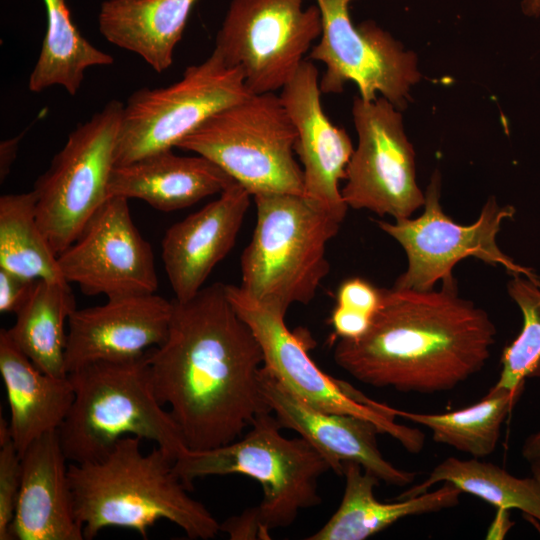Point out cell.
<instances>
[{
  "mask_svg": "<svg viewBox=\"0 0 540 540\" xmlns=\"http://www.w3.org/2000/svg\"><path fill=\"white\" fill-rule=\"evenodd\" d=\"M171 302L167 338L147 353L155 395L169 408L188 450L223 446L271 412L261 390L262 349L225 284Z\"/></svg>",
  "mask_w": 540,
  "mask_h": 540,
  "instance_id": "cell-1",
  "label": "cell"
},
{
  "mask_svg": "<svg viewBox=\"0 0 540 540\" xmlns=\"http://www.w3.org/2000/svg\"><path fill=\"white\" fill-rule=\"evenodd\" d=\"M495 337L488 313L458 295L456 280L442 282L440 290L382 288L368 330L339 339L333 358L364 384L434 394L478 373Z\"/></svg>",
  "mask_w": 540,
  "mask_h": 540,
  "instance_id": "cell-2",
  "label": "cell"
},
{
  "mask_svg": "<svg viewBox=\"0 0 540 540\" xmlns=\"http://www.w3.org/2000/svg\"><path fill=\"white\" fill-rule=\"evenodd\" d=\"M141 438L119 439L103 458L69 463L75 515L85 539L101 530H135L144 539L159 520L180 527L191 539H211L220 524L210 511L188 494L174 461L158 446L141 450Z\"/></svg>",
  "mask_w": 540,
  "mask_h": 540,
  "instance_id": "cell-3",
  "label": "cell"
},
{
  "mask_svg": "<svg viewBox=\"0 0 540 540\" xmlns=\"http://www.w3.org/2000/svg\"><path fill=\"white\" fill-rule=\"evenodd\" d=\"M271 412L256 417L241 439L223 446L186 450L174 461V468L190 489L197 478L240 474L262 487L258 506L220 524L232 540L268 539L269 533L290 526L301 509L319 505V478L330 464L304 438H286Z\"/></svg>",
  "mask_w": 540,
  "mask_h": 540,
  "instance_id": "cell-4",
  "label": "cell"
},
{
  "mask_svg": "<svg viewBox=\"0 0 540 540\" xmlns=\"http://www.w3.org/2000/svg\"><path fill=\"white\" fill-rule=\"evenodd\" d=\"M147 353L68 373L74 400L57 433L70 463L99 460L125 436L155 442L173 461L187 450L172 416L155 395Z\"/></svg>",
  "mask_w": 540,
  "mask_h": 540,
  "instance_id": "cell-5",
  "label": "cell"
},
{
  "mask_svg": "<svg viewBox=\"0 0 540 540\" xmlns=\"http://www.w3.org/2000/svg\"><path fill=\"white\" fill-rule=\"evenodd\" d=\"M256 225L243 250L240 288L254 301L282 314L308 304L330 271L327 244L340 222L302 195L253 196Z\"/></svg>",
  "mask_w": 540,
  "mask_h": 540,
  "instance_id": "cell-6",
  "label": "cell"
},
{
  "mask_svg": "<svg viewBox=\"0 0 540 540\" xmlns=\"http://www.w3.org/2000/svg\"><path fill=\"white\" fill-rule=\"evenodd\" d=\"M295 126L274 93L252 94L206 119L176 147L214 162L252 197L303 196V172L294 157Z\"/></svg>",
  "mask_w": 540,
  "mask_h": 540,
  "instance_id": "cell-7",
  "label": "cell"
},
{
  "mask_svg": "<svg viewBox=\"0 0 540 540\" xmlns=\"http://www.w3.org/2000/svg\"><path fill=\"white\" fill-rule=\"evenodd\" d=\"M250 95L241 68L229 66L215 49L179 81L136 90L123 108L115 166L176 147L210 116Z\"/></svg>",
  "mask_w": 540,
  "mask_h": 540,
  "instance_id": "cell-8",
  "label": "cell"
},
{
  "mask_svg": "<svg viewBox=\"0 0 540 540\" xmlns=\"http://www.w3.org/2000/svg\"><path fill=\"white\" fill-rule=\"evenodd\" d=\"M123 108L113 99L78 124L34 183L36 218L57 255L78 238L108 198Z\"/></svg>",
  "mask_w": 540,
  "mask_h": 540,
  "instance_id": "cell-9",
  "label": "cell"
},
{
  "mask_svg": "<svg viewBox=\"0 0 540 540\" xmlns=\"http://www.w3.org/2000/svg\"><path fill=\"white\" fill-rule=\"evenodd\" d=\"M440 194L441 175L435 171L425 192L424 211L419 217L394 220L393 223L376 221L406 253L407 268L393 287L426 291L433 289L438 281L453 282L454 266L468 257L503 266L510 275H523L540 284V277L531 268L516 263L497 244L502 222L515 214L513 206H500L491 197L474 223L461 225L444 213Z\"/></svg>",
  "mask_w": 540,
  "mask_h": 540,
  "instance_id": "cell-10",
  "label": "cell"
},
{
  "mask_svg": "<svg viewBox=\"0 0 540 540\" xmlns=\"http://www.w3.org/2000/svg\"><path fill=\"white\" fill-rule=\"evenodd\" d=\"M225 288L229 301L260 344L263 366L286 388L320 410L371 421L411 453L423 449L424 433L398 424L392 407L323 372L308 353L309 340L288 329L285 314L254 301L239 286L225 284Z\"/></svg>",
  "mask_w": 540,
  "mask_h": 540,
  "instance_id": "cell-11",
  "label": "cell"
},
{
  "mask_svg": "<svg viewBox=\"0 0 540 540\" xmlns=\"http://www.w3.org/2000/svg\"><path fill=\"white\" fill-rule=\"evenodd\" d=\"M305 0H231L216 35L215 50L240 67L252 94L282 89L321 36L318 5Z\"/></svg>",
  "mask_w": 540,
  "mask_h": 540,
  "instance_id": "cell-12",
  "label": "cell"
},
{
  "mask_svg": "<svg viewBox=\"0 0 540 540\" xmlns=\"http://www.w3.org/2000/svg\"><path fill=\"white\" fill-rule=\"evenodd\" d=\"M322 15V33L309 59L323 63L321 93L337 94L347 82L358 87L365 101L377 93L398 110L404 109L411 87L421 75L417 57L373 21L355 26L343 0H316Z\"/></svg>",
  "mask_w": 540,
  "mask_h": 540,
  "instance_id": "cell-13",
  "label": "cell"
},
{
  "mask_svg": "<svg viewBox=\"0 0 540 540\" xmlns=\"http://www.w3.org/2000/svg\"><path fill=\"white\" fill-rule=\"evenodd\" d=\"M352 115L358 135L346 168L341 195L353 209H366L394 220L410 218L424 206L416 179L415 152L399 110L384 97L354 99Z\"/></svg>",
  "mask_w": 540,
  "mask_h": 540,
  "instance_id": "cell-14",
  "label": "cell"
},
{
  "mask_svg": "<svg viewBox=\"0 0 540 540\" xmlns=\"http://www.w3.org/2000/svg\"><path fill=\"white\" fill-rule=\"evenodd\" d=\"M63 278L88 296L107 299L156 293L150 243L135 226L128 199L110 196L78 238L58 255Z\"/></svg>",
  "mask_w": 540,
  "mask_h": 540,
  "instance_id": "cell-15",
  "label": "cell"
},
{
  "mask_svg": "<svg viewBox=\"0 0 540 540\" xmlns=\"http://www.w3.org/2000/svg\"><path fill=\"white\" fill-rule=\"evenodd\" d=\"M281 90L279 97L297 132L294 151L302 165L303 196L343 222L348 206L339 183L354 152L351 139L323 111L319 72L311 60Z\"/></svg>",
  "mask_w": 540,
  "mask_h": 540,
  "instance_id": "cell-16",
  "label": "cell"
},
{
  "mask_svg": "<svg viewBox=\"0 0 540 540\" xmlns=\"http://www.w3.org/2000/svg\"><path fill=\"white\" fill-rule=\"evenodd\" d=\"M172 302L156 293L107 299L75 309L68 319L67 373L101 361L144 356L167 338Z\"/></svg>",
  "mask_w": 540,
  "mask_h": 540,
  "instance_id": "cell-17",
  "label": "cell"
},
{
  "mask_svg": "<svg viewBox=\"0 0 540 540\" xmlns=\"http://www.w3.org/2000/svg\"><path fill=\"white\" fill-rule=\"evenodd\" d=\"M261 390L271 413L282 428L296 431L342 474L343 464L354 462L379 480L399 487L412 483L416 473L395 467L379 450V428L369 420L330 413L307 403L277 380L264 366Z\"/></svg>",
  "mask_w": 540,
  "mask_h": 540,
  "instance_id": "cell-18",
  "label": "cell"
},
{
  "mask_svg": "<svg viewBox=\"0 0 540 540\" xmlns=\"http://www.w3.org/2000/svg\"><path fill=\"white\" fill-rule=\"evenodd\" d=\"M251 197L247 189L234 182L217 199L168 228L161 257L175 299L194 297L231 251Z\"/></svg>",
  "mask_w": 540,
  "mask_h": 540,
  "instance_id": "cell-19",
  "label": "cell"
},
{
  "mask_svg": "<svg viewBox=\"0 0 540 540\" xmlns=\"http://www.w3.org/2000/svg\"><path fill=\"white\" fill-rule=\"evenodd\" d=\"M22 478L12 540H83L78 522L67 458L57 431L31 443L21 456Z\"/></svg>",
  "mask_w": 540,
  "mask_h": 540,
  "instance_id": "cell-20",
  "label": "cell"
},
{
  "mask_svg": "<svg viewBox=\"0 0 540 540\" xmlns=\"http://www.w3.org/2000/svg\"><path fill=\"white\" fill-rule=\"evenodd\" d=\"M234 182L206 157L180 156L170 149L114 166L108 197L141 199L157 210L170 212L221 194Z\"/></svg>",
  "mask_w": 540,
  "mask_h": 540,
  "instance_id": "cell-21",
  "label": "cell"
},
{
  "mask_svg": "<svg viewBox=\"0 0 540 540\" xmlns=\"http://www.w3.org/2000/svg\"><path fill=\"white\" fill-rule=\"evenodd\" d=\"M0 373L10 410L9 428L20 456L43 435L57 431L74 400L68 375L41 371L0 330Z\"/></svg>",
  "mask_w": 540,
  "mask_h": 540,
  "instance_id": "cell-22",
  "label": "cell"
},
{
  "mask_svg": "<svg viewBox=\"0 0 540 540\" xmlns=\"http://www.w3.org/2000/svg\"><path fill=\"white\" fill-rule=\"evenodd\" d=\"M345 489L338 509L308 540H363L408 516L438 512L459 503L462 491L449 482L415 497L383 503L374 488L379 479L354 462L343 464Z\"/></svg>",
  "mask_w": 540,
  "mask_h": 540,
  "instance_id": "cell-23",
  "label": "cell"
},
{
  "mask_svg": "<svg viewBox=\"0 0 540 540\" xmlns=\"http://www.w3.org/2000/svg\"><path fill=\"white\" fill-rule=\"evenodd\" d=\"M198 0H105L98 28L113 45L140 56L161 73L173 63L190 12Z\"/></svg>",
  "mask_w": 540,
  "mask_h": 540,
  "instance_id": "cell-24",
  "label": "cell"
},
{
  "mask_svg": "<svg viewBox=\"0 0 540 540\" xmlns=\"http://www.w3.org/2000/svg\"><path fill=\"white\" fill-rule=\"evenodd\" d=\"M75 309V297L67 281L38 279L16 313L14 325L6 329L7 335L41 371L66 377L65 324Z\"/></svg>",
  "mask_w": 540,
  "mask_h": 540,
  "instance_id": "cell-25",
  "label": "cell"
},
{
  "mask_svg": "<svg viewBox=\"0 0 540 540\" xmlns=\"http://www.w3.org/2000/svg\"><path fill=\"white\" fill-rule=\"evenodd\" d=\"M47 28L38 60L30 74L28 88L39 93L62 86L76 95L85 72L93 66H106L114 58L91 44L74 24L65 0H43Z\"/></svg>",
  "mask_w": 540,
  "mask_h": 540,
  "instance_id": "cell-26",
  "label": "cell"
},
{
  "mask_svg": "<svg viewBox=\"0 0 540 540\" xmlns=\"http://www.w3.org/2000/svg\"><path fill=\"white\" fill-rule=\"evenodd\" d=\"M439 482H449L462 492L481 498L494 507L519 509L540 522V487L531 478H518L501 467L478 458L461 460L449 457L439 463L422 483L395 497L402 500L428 491Z\"/></svg>",
  "mask_w": 540,
  "mask_h": 540,
  "instance_id": "cell-27",
  "label": "cell"
},
{
  "mask_svg": "<svg viewBox=\"0 0 540 540\" xmlns=\"http://www.w3.org/2000/svg\"><path fill=\"white\" fill-rule=\"evenodd\" d=\"M518 398L513 392L492 387L479 402L458 411L425 414L392 407V412L430 429L435 442L482 458L496 449L501 426Z\"/></svg>",
  "mask_w": 540,
  "mask_h": 540,
  "instance_id": "cell-28",
  "label": "cell"
},
{
  "mask_svg": "<svg viewBox=\"0 0 540 540\" xmlns=\"http://www.w3.org/2000/svg\"><path fill=\"white\" fill-rule=\"evenodd\" d=\"M0 267L34 280H65L38 224L33 191L0 197Z\"/></svg>",
  "mask_w": 540,
  "mask_h": 540,
  "instance_id": "cell-29",
  "label": "cell"
},
{
  "mask_svg": "<svg viewBox=\"0 0 540 540\" xmlns=\"http://www.w3.org/2000/svg\"><path fill=\"white\" fill-rule=\"evenodd\" d=\"M511 276L507 290L522 312L523 326L502 353L501 372L493 387L520 396L525 379L540 376V284L523 275Z\"/></svg>",
  "mask_w": 540,
  "mask_h": 540,
  "instance_id": "cell-30",
  "label": "cell"
},
{
  "mask_svg": "<svg viewBox=\"0 0 540 540\" xmlns=\"http://www.w3.org/2000/svg\"><path fill=\"white\" fill-rule=\"evenodd\" d=\"M22 478V461L9 428L0 418V540H12L10 527L14 518Z\"/></svg>",
  "mask_w": 540,
  "mask_h": 540,
  "instance_id": "cell-31",
  "label": "cell"
},
{
  "mask_svg": "<svg viewBox=\"0 0 540 540\" xmlns=\"http://www.w3.org/2000/svg\"><path fill=\"white\" fill-rule=\"evenodd\" d=\"M337 306L373 318L382 298V288L359 278L345 280L337 291Z\"/></svg>",
  "mask_w": 540,
  "mask_h": 540,
  "instance_id": "cell-32",
  "label": "cell"
},
{
  "mask_svg": "<svg viewBox=\"0 0 540 540\" xmlns=\"http://www.w3.org/2000/svg\"><path fill=\"white\" fill-rule=\"evenodd\" d=\"M35 281L0 267V312L16 314L27 301Z\"/></svg>",
  "mask_w": 540,
  "mask_h": 540,
  "instance_id": "cell-33",
  "label": "cell"
},
{
  "mask_svg": "<svg viewBox=\"0 0 540 540\" xmlns=\"http://www.w3.org/2000/svg\"><path fill=\"white\" fill-rule=\"evenodd\" d=\"M371 318L346 308L335 306L330 317L335 336L340 339H358L369 328Z\"/></svg>",
  "mask_w": 540,
  "mask_h": 540,
  "instance_id": "cell-34",
  "label": "cell"
},
{
  "mask_svg": "<svg viewBox=\"0 0 540 540\" xmlns=\"http://www.w3.org/2000/svg\"><path fill=\"white\" fill-rule=\"evenodd\" d=\"M24 132L14 138L6 139L0 144V180L3 182L9 175L11 166L13 165L19 144Z\"/></svg>",
  "mask_w": 540,
  "mask_h": 540,
  "instance_id": "cell-35",
  "label": "cell"
},
{
  "mask_svg": "<svg viewBox=\"0 0 540 540\" xmlns=\"http://www.w3.org/2000/svg\"><path fill=\"white\" fill-rule=\"evenodd\" d=\"M508 509H497V514L487 532V539H503L505 534L512 527L513 522L510 520Z\"/></svg>",
  "mask_w": 540,
  "mask_h": 540,
  "instance_id": "cell-36",
  "label": "cell"
},
{
  "mask_svg": "<svg viewBox=\"0 0 540 540\" xmlns=\"http://www.w3.org/2000/svg\"><path fill=\"white\" fill-rule=\"evenodd\" d=\"M521 454L529 463L540 461V430L532 433L525 439Z\"/></svg>",
  "mask_w": 540,
  "mask_h": 540,
  "instance_id": "cell-37",
  "label": "cell"
},
{
  "mask_svg": "<svg viewBox=\"0 0 540 540\" xmlns=\"http://www.w3.org/2000/svg\"><path fill=\"white\" fill-rule=\"evenodd\" d=\"M522 9L526 15L538 17L540 15V0H522Z\"/></svg>",
  "mask_w": 540,
  "mask_h": 540,
  "instance_id": "cell-38",
  "label": "cell"
},
{
  "mask_svg": "<svg viewBox=\"0 0 540 540\" xmlns=\"http://www.w3.org/2000/svg\"><path fill=\"white\" fill-rule=\"evenodd\" d=\"M530 465H531L532 477L537 481L540 487V461L532 462L530 463Z\"/></svg>",
  "mask_w": 540,
  "mask_h": 540,
  "instance_id": "cell-39",
  "label": "cell"
},
{
  "mask_svg": "<svg viewBox=\"0 0 540 540\" xmlns=\"http://www.w3.org/2000/svg\"><path fill=\"white\" fill-rule=\"evenodd\" d=\"M345 3L347 4H350V2L354 1V0H343Z\"/></svg>",
  "mask_w": 540,
  "mask_h": 540,
  "instance_id": "cell-40",
  "label": "cell"
}]
</instances>
